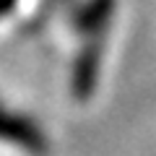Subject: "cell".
Listing matches in <instances>:
<instances>
[{
    "label": "cell",
    "mask_w": 156,
    "mask_h": 156,
    "mask_svg": "<svg viewBox=\"0 0 156 156\" xmlns=\"http://www.w3.org/2000/svg\"><path fill=\"white\" fill-rule=\"evenodd\" d=\"M0 140L31 151L42 148V133L34 128V122H29L26 117H18L3 104H0Z\"/></svg>",
    "instance_id": "obj_1"
},
{
    "label": "cell",
    "mask_w": 156,
    "mask_h": 156,
    "mask_svg": "<svg viewBox=\"0 0 156 156\" xmlns=\"http://www.w3.org/2000/svg\"><path fill=\"white\" fill-rule=\"evenodd\" d=\"M11 3H13V0H0V16H5V13H8Z\"/></svg>",
    "instance_id": "obj_2"
}]
</instances>
